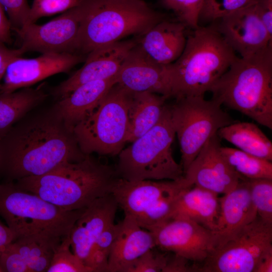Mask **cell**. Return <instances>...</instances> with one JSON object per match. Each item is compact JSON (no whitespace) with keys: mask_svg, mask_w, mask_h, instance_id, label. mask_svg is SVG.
<instances>
[{"mask_svg":"<svg viewBox=\"0 0 272 272\" xmlns=\"http://www.w3.org/2000/svg\"><path fill=\"white\" fill-rule=\"evenodd\" d=\"M85 209L66 210L20 188L13 181L0 184V216L13 232L15 240L61 241L70 234Z\"/></svg>","mask_w":272,"mask_h":272,"instance_id":"8992f818","label":"cell"},{"mask_svg":"<svg viewBox=\"0 0 272 272\" xmlns=\"http://www.w3.org/2000/svg\"><path fill=\"white\" fill-rule=\"evenodd\" d=\"M84 14L75 53L86 56L132 35H142L164 15L143 0H82Z\"/></svg>","mask_w":272,"mask_h":272,"instance_id":"277c9868","label":"cell"},{"mask_svg":"<svg viewBox=\"0 0 272 272\" xmlns=\"http://www.w3.org/2000/svg\"><path fill=\"white\" fill-rule=\"evenodd\" d=\"M0 3L8 13L12 30L26 24L30 8L27 0H0Z\"/></svg>","mask_w":272,"mask_h":272,"instance_id":"8d00e7d4","label":"cell"},{"mask_svg":"<svg viewBox=\"0 0 272 272\" xmlns=\"http://www.w3.org/2000/svg\"><path fill=\"white\" fill-rule=\"evenodd\" d=\"M272 271V251L267 252L260 259L254 272Z\"/></svg>","mask_w":272,"mask_h":272,"instance_id":"ee69618b","label":"cell"},{"mask_svg":"<svg viewBox=\"0 0 272 272\" xmlns=\"http://www.w3.org/2000/svg\"><path fill=\"white\" fill-rule=\"evenodd\" d=\"M118 207L110 193L95 200L76 221L70 235L71 247L84 264L98 237L114 223Z\"/></svg>","mask_w":272,"mask_h":272,"instance_id":"ffe728a7","label":"cell"},{"mask_svg":"<svg viewBox=\"0 0 272 272\" xmlns=\"http://www.w3.org/2000/svg\"><path fill=\"white\" fill-rule=\"evenodd\" d=\"M24 53L20 47L17 49L9 48L4 43L0 42V82L9 63L16 58L21 57ZM1 86L0 83V88Z\"/></svg>","mask_w":272,"mask_h":272,"instance_id":"ab89813d","label":"cell"},{"mask_svg":"<svg viewBox=\"0 0 272 272\" xmlns=\"http://www.w3.org/2000/svg\"><path fill=\"white\" fill-rule=\"evenodd\" d=\"M168 99L167 96L149 92H131L128 105L126 143L132 142L157 124Z\"/></svg>","mask_w":272,"mask_h":272,"instance_id":"d4e9b609","label":"cell"},{"mask_svg":"<svg viewBox=\"0 0 272 272\" xmlns=\"http://www.w3.org/2000/svg\"><path fill=\"white\" fill-rule=\"evenodd\" d=\"M175 135L170 105L166 104L157 124L118 154L115 168L119 176L132 181L182 178V167L172 154Z\"/></svg>","mask_w":272,"mask_h":272,"instance_id":"52a82bcc","label":"cell"},{"mask_svg":"<svg viewBox=\"0 0 272 272\" xmlns=\"http://www.w3.org/2000/svg\"><path fill=\"white\" fill-rule=\"evenodd\" d=\"M217 134L238 149L268 161L272 160V143L254 123L236 121L220 128Z\"/></svg>","mask_w":272,"mask_h":272,"instance_id":"4316f807","label":"cell"},{"mask_svg":"<svg viewBox=\"0 0 272 272\" xmlns=\"http://www.w3.org/2000/svg\"><path fill=\"white\" fill-rule=\"evenodd\" d=\"M272 251V223L258 216L233 238L214 250L198 271L254 272L262 257Z\"/></svg>","mask_w":272,"mask_h":272,"instance_id":"30bf717a","label":"cell"},{"mask_svg":"<svg viewBox=\"0 0 272 272\" xmlns=\"http://www.w3.org/2000/svg\"><path fill=\"white\" fill-rule=\"evenodd\" d=\"M257 216L247 180L243 178L236 187L220 197L218 220L212 231L213 250L231 240Z\"/></svg>","mask_w":272,"mask_h":272,"instance_id":"d6986e66","label":"cell"},{"mask_svg":"<svg viewBox=\"0 0 272 272\" xmlns=\"http://www.w3.org/2000/svg\"><path fill=\"white\" fill-rule=\"evenodd\" d=\"M151 249L133 261L125 272H162L169 257Z\"/></svg>","mask_w":272,"mask_h":272,"instance_id":"d590c367","label":"cell"},{"mask_svg":"<svg viewBox=\"0 0 272 272\" xmlns=\"http://www.w3.org/2000/svg\"><path fill=\"white\" fill-rule=\"evenodd\" d=\"M61 241L24 238L17 239L12 244L25 259L30 272H44L48 268Z\"/></svg>","mask_w":272,"mask_h":272,"instance_id":"83f0119b","label":"cell"},{"mask_svg":"<svg viewBox=\"0 0 272 272\" xmlns=\"http://www.w3.org/2000/svg\"><path fill=\"white\" fill-rule=\"evenodd\" d=\"M70 235L63 238L56 249L47 272H93L70 250Z\"/></svg>","mask_w":272,"mask_h":272,"instance_id":"1f68e13d","label":"cell"},{"mask_svg":"<svg viewBox=\"0 0 272 272\" xmlns=\"http://www.w3.org/2000/svg\"><path fill=\"white\" fill-rule=\"evenodd\" d=\"M131 92L116 83L94 111L73 128L85 155H118L126 143Z\"/></svg>","mask_w":272,"mask_h":272,"instance_id":"ba28073f","label":"cell"},{"mask_svg":"<svg viewBox=\"0 0 272 272\" xmlns=\"http://www.w3.org/2000/svg\"><path fill=\"white\" fill-rule=\"evenodd\" d=\"M48 95L42 87L0 93V139L29 112L44 103Z\"/></svg>","mask_w":272,"mask_h":272,"instance_id":"484cf974","label":"cell"},{"mask_svg":"<svg viewBox=\"0 0 272 272\" xmlns=\"http://www.w3.org/2000/svg\"><path fill=\"white\" fill-rule=\"evenodd\" d=\"M186 26L165 19L157 23L138 40V45L154 62L163 65L176 61L182 53L187 41Z\"/></svg>","mask_w":272,"mask_h":272,"instance_id":"44dd1931","label":"cell"},{"mask_svg":"<svg viewBox=\"0 0 272 272\" xmlns=\"http://www.w3.org/2000/svg\"><path fill=\"white\" fill-rule=\"evenodd\" d=\"M156 247L195 262H203L213 250L212 231L185 218H173L151 231Z\"/></svg>","mask_w":272,"mask_h":272,"instance_id":"7c38bea8","label":"cell"},{"mask_svg":"<svg viewBox=\"0 0 272 272\" xmlns=\"http://www.w3.org/2000/svg\"><path fill=\"white\" fill-rule=\"evenodd\" d=\"M119 177L115 166L87 155L81 161L66 162L44 174L14 183L49 202L73 211L85 209L96 199L111 193Z\"/></svg>","mask_w":272,"mask_h":272,"instance_id":"7a4b0ae2","label":"cell"},{"mask_svg":"<svg viewBox=\"0 0 272 272\" xmlns=\"http://www.w3.org/2000/svg\"><path fill=\"white\" fill-rule=\"evenodd\" d=\"M82 0H34L26 24L35 23L41 17L65 12L79 6Z\"/></svg>","mask_w":272,"mask_h":272,"instance_id":"e575fe53","label":"cell"},{"mask_svg":"<svg viewBox=\"0 0 272 272\" xmlns=\"http://www.w3.org/2000/svg\"><path fill=\"white\" fill-rule=\"evenodd\" d=\"M190 260L175 254L172 258L169 257L166 266L162 272H189L196 271V267H193L189 264Z\"/></svg>","mask_w":272,"mask_h":272,"instance_id":"60d3db41","label":"cell"},{"mask_svg":"<svg viewBox=\"0 0 272 272\" xmlns=\"http://www.w3.org/2000/svg\"><path fill=\"white\" fill-rule=\"evenodd\" d=\"M237 57L215 26L194 29L181 55L168 65L171 98L204 97Z\"/></svg>","mask_w":272,"mask_h":272,"instance_id":"3957f363","label":"cell"},{"mask_svg":"<svg viewBox=\"0 0 272 272\" xmlns=\"http://www.w3.org/2000/svg\"><path fill=\"white\" fill-rule=\"evenodd\" d=\"M116 83V77L82 84L56 103L66 124L73 130L97 108L110 89Z\"/></svg>","mask_w":272,"mask_h":272,"instance_id":"603a6c76","label":"cell"},{"mask_svg":"<svg viewBox=\"0 0 272 272\" xmlns=\"http://www.w3.org/2000/svg\"><path fill=\"white\" fill-rule=\"evenodd\" d=\"M137 43L138 40H122L94 50L86 56L83 66L53 88L50 94L59 99L85 83L115 77Z\"/></svg>","mask_w":272,"mask_h":272,"instance_id":"5bb4252c","label":"cell"},{"mask_svg":"<svg viewBox=\"0 0 272 272\" xmlns=\"http://www.w3.org/2000/svg\"><path fill=\"white\" fill-rule=\"evenodd\" d=\"M193 186L184 176L178 180L132 181L119 177L111 194L124 215L132 216L138 222L165 198L178 195Z\"/></svg>","mask_w":272,"mask_h":272,"instance_id":"4fadbf2b","label":"cell"},{"mask_svg":"<svg viewBox=\"0 0 272 272\" xmlns=\"http://www.w3.org/2000/svg\"><path fill=\"white\" fill-rule=\"evenodd\" d=\"M212 97H186L170 105L171 118L178 139L184 173L206 143L222 127L236 121Z\"/></svg>","mask_w":272,"mask_h":272,"instance_id":"9c48e42d","label":"cell"},{"mask_svg":"<svg viewBox=\"0 0 272 272\" xmlns=\"http://www.w3.org/2000/svg\"><path fill=\"white\" fill-rule=\"evenodd\" d=\"M84 14L82 3L42 25L25 24L13 30L24 53H75V45Z\"/></svg>","mask_w":272,"mask_h":272,"instance_id":"8fae6325","label":"cell"},{"mask_svg":"<svg viewBox=\"0 0 272 272\" xmlns=\"http://www.w3.org/2000/svg\"><path fill=\"white\" fill-rule=\"evenodd\" d=\"M84 55L72 53H43L33 58L18 57L8 65L0 93H9L30 87L51 76L67 73L85 61Z\"/></svg>","mask_w":272,"mask_h":272,"instance_id":"9a60e30c","label":"cell"},{"mask_svg":"<svg viewBox=\"0 0 272 272\" xmlns=\"http://www.w3.org/2000/svg\"><path fill=\"white\" fill-rule=\"evenodd\" d=\"M11 23L4 13V9L0 3V42L10 44L12 42Z\"/></svg>","mask_w":272,"mask_h":272,"instance_id":"b9f144b4","label":"cell"},{"mask_svg":"<svg viewBox=\"0 0 272 272\" xmlns=\"http://www.w3.org/2000/svg\"><path fill=\"white\" fill-rule=\"evenodd\" d=\"M255 3L220 20L216 27L241 58L253 56L272 47V38L258 16Z\"/></svg>","mask_w":272,"mask_h":272,"instance_id":"e0dca14e","label":"cell"},{"mask_svg":"<svg viewBox=\"0 0 272 272\" xmlns=\"http://www.w3.org/2000/svg\"><path fill=\"white\" fill-rule=\"evenodd\" d=\"M220 210L218 194L194 185L180 194L170 219H189L213 231L217 224Z\"/></svg>","mask_w":272,"mask_h":272,"instance_id":"cb8c5ba5","label":"cell"},{"mask_svg":"<svg viewBox=\"0 0 272 272\" xmlns=\"http://www.w3.org/2000/svg\"><path fill=\"white\" fill-rule=\"evenodd\" d=\"M119 228V223L107 226L93 244L85 264L93 272H107L108 258Z\"/></svg>","mask_w":272,"mask_h":272,"instance_id":"f546056e","label":"cell"},{"mask_svg":"<svg viewBox=\"0 0 272 272\" xmlns=\"http://www.w3.org/2000/svg\"><path fill=\"white\" fill-rule=\"evenodd\" d=\"M165 8L171 10L178 21L193 29L199 27V15L203 0H160Z\"/></svg>","mask_w":272,"mask_h":272,"instance_id":"836d02e7","label":"cell"},{"mask_svg":"<svg viewBox=\"0 0 272 272\" xmlns=\"http://www.w3.org/2000/svg\"><path fill=\"white\" fill-rule=\"evenodd\" d=\"M255 5L260 20L272 38V0H256Z\"/></svg>","mask_w":272,"mask_h":272,"instance_id":"f35d334b","label":"cell"},{"mask_svg":"<svg viewBox=\"0 0 272 272\" xmlns=\"http://www.w3.org/2000/svg\"><path fill=\"white\" fill-rule=\"evenodd\" d=\"M0 271L30 272L26 262L12 242L0 254Z\"/></svg>","mask_w":272,"mask_h":272,"instance_id":"74e56055","label":"cell"},{"mask_svg":"<svg viewBox=\"0 0 272 272\" xmlns=\"http://www.w3.org/2000/svg\"><path fill=\"white\" fill-rule=\"evenodd\" d=\"M41 105L0 139V175L6 182L41 175L61 163L78 162L87 155L80 149L56 102Z\"/></svg>","mask_w":272,"mask_h":272,"instance_id":"6da1fadb","label":"cell"},{"mask_svg":"<svg viewBox=\"0 0 272 272\" xmlns=\"http://www.w3.org/2000/svg\"><path fill=\"white\" fill-rule=\"evenodd\" d=\"M156 247L153 233L132 216L124 215L109 254L107 272H125L136 259Z\"/></svg>","mask_w":272,"mask_h":272,"instance_id":"7402d4cb","label":"cell"},{"mask_svg":"<svg viewBox=\"0 0 272 272\" xmlns=\"http://www.w3.org/2000/svg\"><path fill=\"white\" fill-rule=\"evenodd\" d=\"M221 138L214 134L202 148L184 173L190 184L225 194L243 179L227 162L221 152Z\"/></svg>","mask_w":272,"mask_h":272,"instance_id":"2e32d148","label":"cell"},{"mask_svg":"<svg viewBox=\"0 0 272 272\" xmlns=\"http://www.w3.org/2000/svg\"><path fill=\"white\" fill-rule=\"evenodd\" d=\"M15 240V237L12 230L0 221V249L2 251Z\"/></svg>","mask_w":272,"mask_h":272,"instance_id":"7bdbcfd3","label":"cell"},{"mask_svg":"<svg viewBox=\"0 0 272 272\" xmlns=\"http://www.w3.org/2000/svg\"><path fill=\"white\" fill-rule=\"evenodd\" d=\"M251 200L257 216L272 223V179H248Z\"/></svg>","mask_w":272,"mask_h":272,"instance_id":"4dcf8cb0","label":"cell"},{"mask_svg":"<svg viewBox=\"0 0 272 272\" xmlns=\"http://www.w3.org/2000/svg\"><path fill=\"white\" fill-rule=\"evenodd\" d=\"M221 152L230 167L242 178L272 179L271 161L238 149L221 146Z\"/></svg>","mask_w":272,"mask_h":272,"instance_id":"f1b7e54d","label":"cell"},{"mask_svg":"<svg viewBox=\"0 0 272 272\" xmlns=\"http://www.w3.org/2000/svg\"><path fill=\"white\" fill-rule=\"evenodd\" d=\"M116 83L132 92H149L171 98L168 65L148 57L137 44L116 76Z\"/></svg>","mask_w":272,"mask_h":272,"instance_id":"ac0fdd59","label":"cell"},{"mask_svg":"<svg viewBox=\"0 0 272 272\" xmlns=\"http://www.w3.org/2000/svg\"><path fill=\"white\" fill-rule=\"evenodd\" d=\"M256 0H203L199 22L220 20L254 4Z\"/></svg>","mask_w":272,"mask_h":272,"instance_id":"d6a6232c","label":"cell"},{"mask_svg":"<svg viewBox=\"0 0 272 272\" xmlns=\"http://www.w3.org/2000/svg\"><path fill=\"white\" fill-rule=\"evenodd\" d=\"M210 92L222 105L272 129V47L237 57Z\"/></svg>","mask_w":272,"mask_h":272,"instance_id":"5b68a950","label":"cell"}]
</instances>
